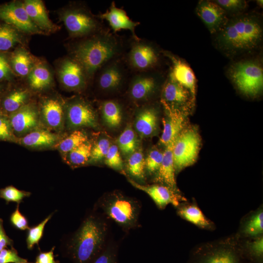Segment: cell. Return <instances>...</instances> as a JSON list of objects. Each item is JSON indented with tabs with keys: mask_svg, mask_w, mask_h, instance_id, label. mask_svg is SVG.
<instances>
[{
	"mask_svg": "<svg viewBox=\"0 0 263 263\" xmlns=\"http://www.w3.org/2000/svg\"><path fill=\"white\" fill-rule=\"evenodd\" d=\"M108 225L94 212L86 215L77 229L62 242L64 256L73 263H91L106 246Z\"/></svg>",
	"mask_w": 263,
	"mask_h": 263,
	"instance_id": "cell-1",
	"label": "cell"
},
{
	"mask_svg": "<svg viewBox=\"0 0 263 263\" xmlns=\"http://www.w3.org/2000/svg\"><path fill=\"white\" fill-rule=\"evenodd\" d=\"M262 38L261 20L255 15L244 14L228 19L218 33L216 40L223 51L237 55L255 49Z\"/></svg>",
	"mask_w": 263,
	"mask_h": 263,
	"instance_id": "cell-2",
	"label": "cell"
},
{
	"mask_svg": "<svg viewBox=\"0 0 263 263\" xmlns=\"http://www.w3.org/2000/svg\"><path fill=\"white\" fill-rule=\"evenodd\" d=\"M121 50L120 41L112 33L103 31L77 45L75 60L86 75L92 76L108 62L117 59Z\"/></svg>",
	"mask_w": 263,
	"mask_h": 263,
	"instance_id": "cell-3",
	"label": "cell"
},
{
	"mask_svg": "<svg viewBox=\"0 0 263 263\" xmlns=\"http://www.w3.org/2000/svg\"><path fill=\"white\" fill-rule=\"evenodd\" d=\"M244 260L235 234L197 245L188 263H244Z\"/></svg>",
	"mask_w": 263,
	"mask_h": 263,
	"instance_id": "cell-4",
	"label": "cell"
},
{
	"mask_svg": "<svg viewBox=\"0 0 263 263\" xmlns=\"http://www.w3.org/2000/svg\"><path fill=\"white\" fill-rule=\"evenodd\" d=\"M104 214L124 229L138 225L140 205L138 201L119 192L104 196L98 202Z\"/></svg>",
	"mask_w": 263,
	"mask_h": 263,
	"instance_id": "cell-5",
	"label": "cell"
},
{
	"mask_svg": "<svg viewBox=\"0 0 263 263\" xmlns=\"http://www.w3.org/2000/svg\"><path fill=\"white\" fill-rule=\"evenodd\" d=\"M230 79L245 94L255 96L263 87V70L257 61L243 60L233 64L228 70Z\"/></svg>",
	"mask_w": 263,
	"mask_h": 263,
	"instance_id": "cell-6",
	"label": "cell"
},
{
	"mask_svg": "<svg viewBox=\"0 0 263 263\" xmlns=\"http://www.w3.org/2000/svg\"><path fill=\"white\" fill-rule=\"evenodd\" d=\"M201 138L192 128L184 129L175 139L173 157L175 172L193 164L199 152Z\"/></svg>",
	"mask_w": 263,
	"mask_h": 263,
	"instance_id": "cell-7",
	"label": "cell"
},
{
	"mask_svg": "<svg viewBox=\"0 0 263 263\" xmlns=\"http://www.w3.org/2000/svg\"><path fill=\"white\" fill-rule=\"evenodd\" d=\"M156 49L150 43L140 39L135 40L127 55L129 65L139 72L148 71L159 59Z\"/></svg>",
	"mask_w": 263,
	"mask_h": 263,
	"instance_id": "cell-8",
	"label": "cell"
},
{
	"mask_svg": "<svg viewBox=\"0 0 263 263\" xmlns=\"http://www.w3.org/2000/svg\"><path fill=\"white\" fill-rule=\"evenodd\" d=\"M128 180L134 187L146 193L161 209H164L169 204L177 207L181 203L187 201L181 192L175 191L166 186L159 184L145 185L131 178Z\"/></svg>",
	"mask_w": 263,
	"mask_h": 263,
	"instance_id": "cell-9",
	"label": "cell"
},
{
	"mask_svg": "<svg viewBox=\"0 0 263 263\" xmlns=\"http://www.w3.org/2000/svg\"><path fill=\"white\" fill-rule=\"evenodd\" d=\"M0 19L23 32H39V28L29 17L22 3L11 2L0 6Z\"/></svg>",
	"mask_w": 263,
	"mask_h": 263,
	"instance_id": "cell-10",
	"label": "cell"
},
{
	"mask_svg": "<svg viewBox=\"0 0 263 263\" xmlns=\"http://www.w3.org/2000/svg\"><path fill=\"white\" fill-rule=\"evenodd\" d=\"M196 12L211 34L218 33L229 19L225 10L216 2L210 0L199 1Z\"/></svg>",
	"mask_w": 263,
	"mask_h": 263,
	"instance_id": "cell-11",
	"label": "cell"
},
{
	"mask_svg": "<svg viewBox=\"0 0 263 263\" xmlns=\"http://www.w3.org/2000/svg\"><path fill=\"white\" fill-rule=\"evenodd\" d=\"M165 116L163 118V130L160 142L166 146L174 140L184 130L185 115L177 107L170 105L161 100Z\"/></svg>",
	"mask_w": 263,
	"mask_h": 263,
	"instance_id": "cell-12",
	"label": "cell"
},
{
	"mask_svg": "<svg viewBox=\"0 0 263 263\" xmlns=\"http://www.w3.org/2000/svg\"><path fill=\"white\" fill-rule=\"evenodd\" d=\"M63 19L69 32L75 36L89 34L98 27V22L93 16L80 9L66 11Z\"/></svg>",
	"mask_w": 263,
	"mask_h": 263,
	"instance_id": "cell-13",
	"label": "cell"
},
{
	"mask_svg": "<svg viewBox=\"0 0 263 263\" xmlns=\"http://www.w3.org/2000/svg\"><path fill=\"white\" fill-rule=\"evenodd\" d=\"M158 85L157 78L148 71L136 73L130 82L129 95L136 102L148 100L155 91Z\"/></svg>",
	"mask_w": 263,
	"mask_h": 263,
	"instance_id": "cell-14",
	"label": "cell"
},
{
	"mask_svg": "<svg viewBox=\"0 0 263 263\" xmlns=\"http://www.w3.org/2000/svg\"><path fill=\"white\" fill-rule=\"evenodd\" d=\"M67 119L71 128H95L97 126L95 112L88 103L83 101H75L69 106Z\"/></svg>",
	"mask_w": 263,
	"mask_h": 263,
	"instance_id": "cell-15",
	"label": "cell"
},
{
	"mask_svg": "<svg viewBox=\"0 0 263 263\" xmlns=\"http://www.w3.org/2000/svg\"><path fill=\"white\" fill-rule=\"evenodd\" d=\"M98 71V86L104 91L109 92L117 89L126 76L124 66L118 58L108 62Z\"/></svg>",
	"mask_w": 263,
	"mask_h": 263,
	"instance_id": "cell-16",
	"label": "cell"
},
{
	"mask_svg": "<svg viewBox=\"0 0 263 263\" xmlns=\"http://www.w3.org/2000/svg\"><path fill=\"white\" fill-rule=\"evenodd\" d=\"M165 55L171 60L172 66L169 74L175 81L187 89L194 100L196 93V79L191 68L183 61L171 53L165 52Z\"/></svg>",
	"mask_w": 263,
	"mask_h": 263,
	"instance_id": "cell-17",
	"label": "cell"
},
{
	"mask_svg": "<svg viewBox=\"0 0 263 263\" xmlns=\"http://www.w3.org/2000/svg\"><path fill=\"white\" fill-rule=\"evenodd\" d=\"M100 17L109 23L114 32L121 30H129L135 40L139 39L136 35L135 30L140 23L130 19L125 10L116 7L113 1L112 2L109 10L101 14Z\"/></svg>",
	"mask_w": 263,
	"mask_h": 263,
	"instance_id": "cell-18",
	"label": "cell"
},
{
	"mask_svg": "<svg viewBox=\"0 0 263 263\" xmlns=\"http://www.w3.org/2000/svg\"><path fill=\"white\" fill-rule=\"evenodd\" d=\"M175 139L165 146L160 167L155 173L154 181L166 186L175 191L180 192L175 179V170L173 157V147Z\"/></svg>",
	"mask_w": 263,
	"mask_h": 263,
	"instance_id": "cell-19",
	"label": "cell"
},
{
	"mask_svg": "<svg viewBox=\"0 0 263 263\" xmlns=\"http://www.w3.org/2000/svg\"><path fill=\"white\" fill-rule=\"evenodd\" d=\"M235 235L239 239L253 238L263 235V205L241 219Z\"/></svg>",
	"mask_w": 263,
	"mask_h": 263,
	"instance_id": "cell-20",
	"label": "cell"
},
{
	"mask_svg": "<svg viewBox=\"0 0 263 263\" xmlns=\"http://www.w3.org/2000/svg\"><path fill=\"white\" fill-rule=\"evenodd\" d=\"M62 84L67 88L77 90L85 85L86 73L75 59H67L62 64L59 72Z\"/></svg>",
	"mask_w": 263,
	"mask_h": 263,
	"instance_id": "cell-21",
	"label": "cell"
},
{
	"mask_svg": "<svg viewBox=\"0 0 263 263\" xmlns=\"http://www.w3.org/2000/svg\"><path fill=\"white\" fill-rule=\"evenodd\" d=\"M176 208L177 215L183 219L199 228L215 230L214 223L205 215L195 200L183 202Z\"/></svg>",
	"mask_w": 263,
	"mask_h": 263,
	"instance_id": "cell-22",
	"label": "cell"
},
{
	"mask_svg": "<svg viewBox=\"0 0 263 263\" xmlns=\"http://www.w3.org/2000/svg\"><path fill=\"white\" fill-rule=\"evenodd\" d=\"M9 120L13 130L18 134L29 132L34 129L38 124L37 113L29 105H23L12 113Z\"/></svg>",
	"mask_w": 263,
	"mask_h": 263,
	"instance_id": "cell-23",
	"label": "cell"
},
{
	"mask_svg": "<svg viewBox=\"0 0 263 263\" xmlns=\"http://www.w3.org/2000/svg\"><path fill=\"white\" fill-rule=\"evenodd\" d=\"M162 95L161 100L175 107L192 100L189 92L169 75L164 84Z\"/></svg>",
	"mask_w": 263,
	"mask_h": 263,
	"instance_id": "cell-24",
	"label": "cell"
},
{
	"mask_svg": "<svg viewBox=\"0 0 263 263\" xmlns=\"http://www.w3.org/2000/svg\"><path fill=\"white\" fill-rule=\"evenodd\" d=\"M158 125V114L152 107H144L137 113L134 127L136 132L143 137L153 135L156 131Z\"/></svg>",
	"mask_w": 263,
	"mask_h": 263,
	"instance_id": "cell-25",
	"label": "cell"
},
{
	"mask_svg": "<svg viewBox=\"0 0 263 263\" xmlns=\"http://www.w3.org/2000/svg\"><path fill=\"white\" fill-rule=\"evenodd\" d=\"M29 17L41 29L53 31L55 26L49 19L44 5L39 0H27L23 3Z\"/></svg>",
	"mask_w": 263,
	"mask_h": 263,
	"instance_id": "cell-26",
	"label": "cell"
},
{
	"mask_svg": "<svg viewBox=\"0 0 263 263\" xmlns=\"http://www.w3.org/2000/svg\"><path fill=\"white\" fill-rule=\"evenodd\" d=\"M239 242L245 260L250 263H263V235L253 238L239 239Z\"/></svg>",
	"mask_w": 263,
	"mask_h": 263,
	"instance_id": "cell-27",
	"label": "cell"
},
{
	"mask_svg": "<svg viewBox=\"0 0 263 263\" xmlns=\"http://www.w3.org/2000/svg\"><path fill=\"white\" fill-rule=\"evenodd\" d=\"M43 119L48 126L52 128H60L63 122V110L60 103L56 99L45 100L42 107Z\"/></svg>",
	"mask_w": 263,
	"mask_h": 263,
	"instance_id": "cell-28",
	"label": "cell"
},
{
	"mask_svg": "<svg viewBox=\"0 0 263 263\" xmlns=\"http://www.w3.org/2000/svg\"><path fill=\"white\" fill-rule=\"evenodd\" d=\"M57 136L45 130L36 131L29 132L21 138L20 142L24 145L32 148L47 147L54 145Z\"/></svg>",
	"mask_w": 263,
	"mask_h": 263,
	"instance_id": "cell-29",
	"label": "cell"
},
{
	"mask_svg": "<svg viewBox=\"0 0 263 263\" xmlns=\"http://www.w3.org/2000/svg\"><path fill=\"white\" fill-rule=\"evenodd\" d=\"M101 113L103 119L108 127L116 128L120 125L122 111L117 101L114 100L104 101L101 105Z\"/></svg>",
	"mask_w": 263,
	"mask_h": 263,
	"instance_id": "cell-30",
	"label": "cell"
},
{
	"mask_svg": "<svg viewBox=\"0 0 263 263\" xmlns=\"http://www.w3.org/2000/svg\"><path fill=\"white\" fill-rule=\"evenodd\" d=\"M126 166L128 173L132 177L138 180L145 179V158L141 149L136 150L130 155Z\"/></svg>",
	"mask_w": 263,
	"mask_h": 263,
	"instance_id": "cell-31",
	"label": "cell"
},
{
	"mask_svg": "<svg viewBox=\"0 0 263 263\" xmlns=\"http://www.w3.org/2000/svg\"><path fill=\"white\" fill-rule=\"evenodd\" d=\"M29 82L32 88L41 90L50 85L52 81L51 75L44 66H35L29 73Z\"/></svg>",
	"mask_w": 263,
	"mask_h": 263,
	"instance_id": "cell-32",
	"label": "cell"
},
{
	"mask_svg": "<svg viewBox=\"0 0 263 263\" xmlns=\"http://www.w3.org/2000/svg\"><path fill=\"white\" fill-rule=\"evenodd\" d=\"M117 143L118 149L125 155H130L136 150L137 138L134 130L128 126L119 135Z\"/></svg>",
	"mask_w": 263,
	"mask_h": 263,
	"instance_id": "cell-33",
	"label": "cell"
},
{
	"mask_svg": "<svg viewBox=\"0 0 263 263\" xmlns=\"http://www.w3.org/2000/svg\"><path fill=\"white\" fill-rule=\"evenodd\" d=\"M20 41L17 31L7 24H0V51H7Z\"/></svg>",
	"mask_w": 263,
	"mask_h": 263,
	"instance_id": "cell-34",
	"label": "cell"
},
{
	"mask_svg": "<svg viewBox=\"0 0 263 263\" xmlns=\"http://www.w3.org/2000/svg\"><path fill=\"white\" fill-rule=\"evenodd\" d=\"M92 148L88 141L68 153V161L73 166H80L89 162Z\"/></svg>",
	"mask_w": 263,
	"mask_h": 263,
	"instance_id": "cell-35",
	"label": "cell"
},
{
	"mask_svg": "<svg viewBox=\"0 0 263 263\" xmlns=\"http://www.w3.org/2000/svg\"><path fill=\"white\" fill-rule=\"evenodd\" d=\"M11 62L15 71L20 75L25 76L31 72V59L28 53L24 50L16 51L12 57Z\"/></svg>",
	"mask_w": 263,
	"mask_h": 263,
	"instance_id": "cell-36",
	"label": "cell"
},
{
	"mask_svg": "<svg viewBox=\"0 0 263 263\" xmlns=\"http://www.w3.org/2000/svg\"><path fill=\"white\" fill-rule=\"evenodd\" d=\"M87 135L82 131L76 130L62 140L59 145V150L68 153L73 149L87 141Z\"/></svg>",
	"mask_w": 263,
	"mask_h": 263,
	"instance_id": "cell-37",
	"label": "cell"
},
{
	"mask_svg": "<svg viewBox=\"0 0 263 263\" xmlns=\"http://www.w3.org/2000/svg\"><path fill=\"white\" fill-rule=\"evenodd\" d=\"M53 214L54 213H51L40 223L28 229L26 241L29 250H32L36 244L38 245L39 242L43 236L45 225Z\"/></svg>",
	"mask_w": 263,
	"mask_h": 263,
	"instance_id": "cell-38",
	"label": "cell"
},
{
	"mask_svg": "<svg viewBox=\"0 0 263 263\" xmlns=\"http://www.w3.org/2000/svg\"><path fill=\"white\" fill-rule=\"evenodd\" d=\"M27 97V93L25 90H17L11 93L3 101L5 110L10 113H13L23 106Z\"/></svg>",
	"mask_w": 263,
	"mask_h": 263,
	"instance_id": "cell-39",
	"label": "cell"
},
{
	"mask_svg": "<svg viewBox=\"0 0 263 263\" xmlns=\"http://www.w3.org/2000/svg\"><path fill=\"white\" fill-rule=\"evenodd\" d=\"M30 195V192L19 190L13 186H7L0 189V197L7 204L15 202L19 204L24 198Z\"/></svg>",
	"mask_w": 263,
	"mask_h": 263,
	"instance_id": "cell-40",
	"label": "cell"
},
{
	"mask_svg": "<svg viewBox=\"0 0 263 263\" xmlns=\"http://www.w3.org/2000/svg\"><path fill=\"white\" fill-rule=\"evenodd\" d=\"M163 157V152L157 149L150 150L145 158V169L150 174L156 173L159 169Z\"/></svg>",
	"mask_w": 263,
	"mask_h": 263,
	"instance_id": "cell-41",
	"label": "cell"
},
{
	"mask_svg": "<svg viewBox=\"0 0 263 263\" xmlns=\"http://www.w3.org/2000/svg\"><path fill=\"white\" fill-rule=\"evenodd\" d=\"M110 146V142L108 139L103 138L99 140L92 147L89 162L94 163L102 160L105 157Z\"/></svg>",
	"mask_w": 263,
	"mask_h": 263,
	"instance_id": "cell-42",
	"label": "cell"
},
{
	"mask_svg": "<svg viewBox=\"0 0 263 263\" xmlns=\"http://www.w3.org/2000/svg\"><path fill=\"white\" fill-rule=\"evenodd\" d=\"M105 163L113 169L123 170V163L118 147L116 145H111L105 157Z\"/></svg>",
	"mask_w": 263,
	"mask_h": 263,
	"instance_id": "cell-43",
	"label": "cell"
},
{
	"mask_svg": "<svg viewBox=\"0 0 263 263\" xmlns=\"http://www.w3.org/2000/svg\"><path fill=\"white\" fill-rule=\"evenodd\" d=\"M215 1L226 12H241L247 5L246 1L242 0H217Z\"/></svg>",
	"mask_w": 263,
	"mask_h": 263,
	"instance_id": "cell-44",
	"label": "cell"
},
{
	"mask_svg": "<svg viewBox=\"0 0 263 263\" xmlns=\"http://www.w3.org/2000/svg\"><path fill=\"white\" fill-rule=\"evenodd\" d=\"M27 260L20 257L13 246L10 249L4 248L0 251V263H23Z\"/></svg>",
	"mask_w": 263,
	"mask_h": 263,
	"instance_id": "cell-45",
	"label": "cell"
},
{
	"mask_svg": "<svg viewBox=\"0 0 263 263\" xmlns=\"http://www.w3.org/2000/svg\"><path fill=\"white\" fill-rule=\"evenodd\" d=\"M0 139L12 142H16L17 140L9 119L4 116H0Z\"/></svg>",
	"mask_w": 263,
	"mask_h": 263,
	"instance_id": "cell-46",
	"label": "cell"
},
{
	"mask_svg": "<svg viewBox=\"0 0 263 263\" xmlns=\"http://www.w3.org/2000/svg\"><path fill=\"white\" fill-rule=\"evenodd\" d=\"M10 221L12 225L17 229L25 230L29 228L26 217L19 211V204H17L15 210L11 214Z\"/></svg>",
	"mask_w": 263,
	"mask_h": 263,
	"instance_id": "cell-47",
	"label": "cell"
},
{
	"mask_svg": "<svg viewBox=\"0 0 263 263\" xmlns=\"http://www.w3.org/2000/svg\"><path fill=\"white\" fill-rule=\"evenodd\" d=\"M91 263H117L116 251L112 245H107Z\"/></svg>",
	"mask_w": 263,
	"mask_h": 263,
	"instance_id": "cell-48",
	"label": "cell"
},
{
	"mask_svg": "<svg viewBox=\"0 0 263 263\" xmlns=\"http://www.w3.org/2000/svg\"><path fill=\"white\" fill-rule=\"evenodd\" d=\"M55 246L47 252H40L36 258L35 263H59L55 260Z\"/></svg>",
	"mask_w": 263,
	"mask_h": 263,
	"instance_id": "cell-49",
	"label": "cell"
},
{
	"mask_svg": "<svg viewBox=\"0 0 263 263\" xmlns=\"http://www.w3.org/2000/svg\"><path fill=\"white\" fill-rule=\"evenodd\" d=\"M13 241L6 234L3 225V220L0 218V251L8 246H13Z\"/></svg>",
	"mask_w": 263,
	"mask_h": 263,
	"instance_id": "cell-50",
	"label": "cell"
},
{
	"mask_svg": "<svg viewBox=\"0 0 263 263\" xmlns=\"http://www.w3.org/2000/svg\"><path fill=\"white\" fill-rule=\"evenodd\" d=\"M11 73L7 59L3 55H0V79L9 78Z\"/></svg>",
	"mask_w": 263,
	"mask_h": 263,
	"instance_id": "cell-51",
	"label": "cell"
},
{
	"mask_svg": "<svg viewBox=\"0 0 263 263\" xmlns=\"http://www.w3.org/2000/svg\"><path fill=\"white\" fill-rule=\"evenodd\" d=\"M257 3L259 4V5L261 6H263V0H257Z\"/></svg>",
	"mask_w": 263,
	"mask_h": 263,
	"instance_id": "cell-52",
	"label": "cell"
},
{
	"mask_svg": "<svg viewBox=\"0 0 263 263\" xmlns=\"http://www.w3.org/2000/svg\"><path fill=\"white\" fill-rule=\"evenodd\" d=\"M23 263H31V262H28L27 261V262H26Z\"/></svg>",
	"mask_w": 263,
	"mask_h": 263,
	"instance_id": "cell-53",
	"label": "cell"
}]
</instances>
